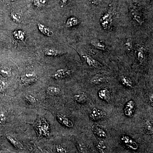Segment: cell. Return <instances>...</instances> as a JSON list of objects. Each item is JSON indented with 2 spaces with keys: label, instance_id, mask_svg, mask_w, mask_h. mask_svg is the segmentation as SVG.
Returning <instances> with one entry per match:
<instances>
[{
  "label": "cell",
  "instance_id": "d4e9b609",
  "mask_svg": "<svg viewBox=\"0 0 153 153\" xmlns=\"http://www.w3.org/2000/svg\"><path fill=\"white\" fill-rule=\"evenodd\" d=\"M96 148L97 150L101 153H105L107 151V146L103 141H99L96 143Z\"/></svg>",
  "mask_w": 153,
  "mask_h": 153
},
{
  "label": "cell",
  "instance_id": "cb8c5ba5",
  "mask_svg": "<svg viewBox=\"0 0 153 153\" xmlns=\"http://www.w3.org/2000/svg\"><path fill=\"white\" fill-rule=\"evenodd\" d=\"M144 126L146 131L147 132L153 133V122L149 119H145Z\"/></svg>",
  "mask_w": 153,
  "mask_h": 153
},
{
  "label": "cell",
  "instance_id": "277c9868",
  "mask_svg": "<svg viewBox=\"0 0 153 153\" xmlns=\"http://www.w3.org/2000/svg\"><path fill=\"white\" fill-rule=\"evenodd\" d=\"M121 140L124 144L128 148L131 149L133 150H136L137 149L138 147L137 144L130 137L128 136L123 135L121 138Z\"/></svg>",
  "mask_w": 153,
  "mask_h": 153
},
{
  "label": "cell",
  "instance_id": "30bf717a",
  "mask_svg": "<svg viewBox=\"0 0 153 153\" xmlns=\"http://www.w3.org/2000/svg\"><path fill=\"white\" fill-rule=\"evenodd\" d=\"M91 82L96 85H99L102 83H105L107 81L106 76L103 74H96L91 77Z\"/></svg>",
  "mask_w": 153,
  "mask_h": 153
},
{
  "label": "cell",
  "instance_id": "603a6c76",
  "mask_svg": "<svg viewBox=\"0 0 153 153\" xmlns=\"http://www.w3.org/2000/svg\"><path fill=\"white\" fill-rule=\"evenodd\" d=\"M60 92L59 88L54 86H50L47 88V93L49 95H55L59 94Z\"/></svg>",
  "mask_w": 153,
  "mask_h": 153
},
{
  "label": "cell",
  "instance_id": "8992f818",
  "mask_svg": "<svg viewBox=\"0 0 153 153\" xmlns=\"http://www.w3.org/2000/svg\"><path fill=\"white\" fill-rule=\"evenodd\" d=\"M105 113L98 108H94L91 110L89 117L93 120H98L103 118L106 116Z\"/></svg>",
  "mask_w": 153,
  "mask_h": 153
},
{
  "label": "cell",
  "instance_id": "1f68e13d",
  "mask_svg": "<svg viewBox=\"0 0 153 153\" xmlns=\"http://www.w3.org/2000/svg\"><path fill=\"white\" fill-rule=\"evenodd\" d=\"M132 41L130 38H128L127 39L125 43V46L126 47L127 49L129 50H131L132 48Z\"/></svg>",
  "mask_w": 153,
  "mask_h": 153
},
{
  "label": "cell",
  "instance_id": "44dd1931",
  "mask_svg": "<svg viewBox=\"0 0 153 153\" xmlns=\"http://www.w3.org/2000/svg\"><path fill=\"white\" fill-rule=\"evenodd\" d=\"M6 137L8 140L17 149H23V145L16 139H14L13 137L9 135H7Z\"/></svg>",
  "mask_w": 153,
  "mask_h": 153
},
{
  "label": "cell",
  "instance_id": "d590c367",
  "mask_svg": "<svg viewBox=\"0 0 153 153\" xmlns=\"http://www.w3.org/2000/svg\"><path fill=\"white\" fill-rule=\"evenodd\" d=\"M69 0H61L60 1V6L61 7H63L67 5Z\"/></svg>",
  "mask_w": 153,
  "mask_h": 153
},
{
  "label": "cell",
  "instance_id": "2e32d148",
  "mask_svg": "<svg viewBox=\"0 0 153 153\" xmlns=\"http://www.w3.org/2000/svg\"><path fill=\"white\" fill-rule=\"evenodd\" d=\"M57 117L58 120L63 125L69 128H71L73 127V122L70 120H69V119L63 117L60 114H57Z\"/></svg>",
  "mask_w": 153,
  "mask_h": 153
},
{
  "label": "cell",
  "instance_id": "e0dca14e",
  "mask_svg": "<svg viewBox=\"0 0 153 153\" xmlns=\"http://www.w3.org/2000/svg\"><path fill=\"white\" fill-rule=\"evenodd\" d=\"M120 79L122 83L126 87L129 88H133V82L129 76H126V75H123L121 76Z\"/></svg>",
  "mask_w": 153,
  "mask_h": 153
},
{
  "label": "cell",
  "instance_id": "ffe728a7",
  "mask_svg": "<svg viewBox=\"0 0 153 153\" xmlns=\"http://www.w3.org/2000/svg\"><path fill=\"white\" fill-rule=\"evenodd\" d=\"M79 20L74 17H71L68 18L66 21V26L67 28H71L79 25Z\"/></svg>",
  "mask_w": 153,
  "mask_h": 153
},
{
  "label": "cell",
  "instance_id": "e575fe53",
  "mask_svg": "<svg viewBox=\"0 0 153 153\" xmlns=\"http://www.w3.org/2000/svg\"><path fill=\"white\" fill-rule=\"evenodd\" d=\"M91 4L94 5H98L101 2L102 0H88Z\"/></svg>",
  "mask_w": 153,
  "mask_h": 153
},
{
  "label": "cell",
  "instance_id": "8fae6325",
  "mask_svg": "<svg viewBox=\"0 0 153 153\" xmlns=\"http://www.w3.org/2000/svg\"><path fill=\"white\" fill-rule=\"evenodd\" d=\"M137 58L140 64L145 62L146 59V49L143 47H140L137 51Z\"/></svg>",
  "mask_w": 153,
  "mask_h": 153
},
{
  "label": "cell",
  "instance_id": "4dcf8cb0",
  "mask_svg": "<svg viewBox=\"0 0 153 153\" xmlns=\"http://www.w3.org/2000/svg\"><path fill=\"white\" fill-rule=\"evenodd\" d=\"M56 149L57 153H67V149L61 145H57Z\"/></svg>",
  "mask_w": 153,
  "mask_h": 153
},
{
  "label": "cell",
  "instance_id": "d6986e66",
  "mask_svg": "<svg viewBox=\"0 0 153 153\" xmlns=\"http://www.w3.org/2000/svg\"><path fill=\"white\" fill-rule=\"evenodd\" d=\"M91 44L94 47L100 50L105 51L106 49V46L104 43L97 39H93L91 40Z\"/></svg>",
  "mask_w": 153,
  "mask_h": 153
},
{
  "label": "cell",
  "instance_id": "6da1fadb",
  "mask_svg": "<svg viewBox=\"0 0 153 153\" xmlns=\"http://www.w3.org/2000/svg\"><path fill=\"white\" fill-rule=\"evenodd\" d=\"M34 127L39 137H49V124L44 118L38 119L34 123Z\"/></svg>",
  "mask_w": 153,
  "mask_h": 153
},
{
  "label": "cell",
  "instance_id": "7402d4cb",
  "mask_svg": "<svg viewBox=\"0 0 153 153\" xmlns=\"http://www.w3.org/2000/svg\"><path fill=\"white\" fill-rule=\"evenodd\" d=\"M73 97L75 101L79 103H84L87 100V95L84 94H75Z\"/></svg>",
  "mask_w": 153,
  "mask_h": 153
},
{
  "label": "cell",
  "instance_id": "83f0119b",
  "mask_svg": "<svg viewBox=\"0 0 153 153\" xmlns=\"http://www.w3.org/2000/svg\"><path fill=\"white\" fill-rule=\"evenodd\" d=\"M77 148L79 152L81 153H87V146L82 142H78L77 143Z\"/></svg>",
  "mask_w": 153,
  "mask_h": 153
},
{
  "label": "cell",
  "instance_id": "5b68a950",
  "mask_svg": "<svg viewBox=\"0 0 153 153\" xmlns=\"http://www.w3.org/2000/svg\"><path fill=\"white\" fill-rule=\"evenodd\" d=\"M21 80L24 85H29L36 82L37 80V76L34 73H26L22 75L21 77Z\"/></svg>",
  "mask_w": 153,
  "mask_h": 153
},
{
  "label": "cell",
  "instance_id": "7a4b0ae2",
  "mask_svg": "<svg viewBox=\"0 0 153 153\" xmlns=\"http://www.w3.org/2000/svg\"><path fill=\"white\" fill-rule=\"evenodd\" d=\"M113 14L111 11L106 12L100 19V22L102 26L104 29L107 30L110 27V26L112 21Z\"/></svg>",
  "mask_w": 153,
  "mask_h": 153
},
{
  "label": "cell",
  "instance_id": "9a60e30c",
  "mask_svg": "<svg viewBox=\"0 0 153 153\" xmlns=\"http://www.w3.org/2000/svg\"><path fill=\"white\" fill-rule=\"evenodd\" d=\"M98 95L100 98L108 102L110 100V93L106 88H102L100 90L98 91Z\"/></svg>",
  "mask_w": 153,
  "mask_h": 153
},
{
  "label": "cell",
  "instance_id": "52a82bcc",
  "mask_svg": "<svg viewBox=\"0 0 153 153\" xmlns=\"http://www.w3.org/2000/svg\"><path fill=\"white\" fill-rule=\"evenodd\" d=\"M131 14L133 19L139 25H142L144 22L141 13L137 9H132L131 10Z\"/></svg>",
  "mask_w": 153,
  "mask_h": 153
},
{
  "label": "cell",
  "instance_id": "8d00e7d4",
  "mask_svg": "<svg viewBox=\"0 0 153 153\" xmlns=\"http://www.w3.org/2000/svg\"><path fill=\"white\" fill-rule=\"evenodd\" d=\"M153 94H152V95H151L150 96V101L151 102H152V104L153 105Z\"/></svg>",
  "mask_w": 153,
  "mask_h": 153
},
{
  "label": "cell",
  "instance_id": "9c48e42d",
  "mask_svg": "<svg viewBox=\"0 0 153 153\" xmlns=\"http://www.w3.org/2000/svg\"><path fill=\"white\" fill-rule=\"evenodd\" d=\"M135 108V102L133 100L128 102L124 108V112L127 116L130 117L132 115Z\"/></svg>",
  "mask_w": 153,
  "mask_h": 153
},
{
  "label": "cell",
  "instance_id": "5bb4252c",
  "mask_svg": "<svg viewBox=\"0 0 153 153\" xmlns=\"http://www.w3.org/2000/svg\"><path fill=\"white\" fill-rule=\"evenodd\" d=\"M92 130L94 134L99 137L105 138L107 137V134L103 129L96 125H93L92 126Z\"/></svg>",
  "mask_w": 153,
  "mask_h": 153
},
{
  "label": "cell",
  "instance_id": "ba28073f",
  "mask_svg": "<svg viewBox=\"0 0 153 153\" xmlns=\"http://www.w3.org/2000/svg\"><path fill=\"white\" fill-rule=\"evenodd\" d=\"M82 57L85 60V62L87 63L88 65L90 67L97 68L101 66V64L99 63L97 60H96L95 59L89 55H82Z\"/></svg>",
  "mask_w": 153,
  "mask_h": 153
},
{
  "label": "cell",
  "instance_id": "f546056e",
  "mask_svg": "<svg viewBox=\"0 0 153 153\" xmlns=\"http://www.w3.org/2000/svg\"><path fill=\"white\" fill-rule=\"evenodd\" d=\"M25 100H26L28 103L31 104H36L37 102L36 98L34 97L33 96L30 95V94H27L25 96Z\"/></svg>",
  "mask_w": 153,
  "mask_h": 153
},
{
  "label": "cell",
  "instance_id": "4316f807",
  "mask_svg": "<svg viewBox=\"0 0 153 153\" xmlns=\"http://www.w3.org/2000/svg\"><path fill=\"white\" fill-rule=\"evenodd\" d=\"M48 0H34L33 4L38 8H43L47 5Z\"/></svg>",
  "mask_w": 153,
  "mask_h": 153
},
{
  "label": "cell",
  "instance_id": "7c38bea8",
  "mask_svg": "<svg viewBox=\"0 0 153 153\" xmlns=\"http://www.w3.org/2000/svg\"><path fill=\"white\" fill-rule=\"evenodd\" d=\"M44 55L48 57H55L63 55L64 52L53 48H46L44 50Z\"/></svg>",
  "mask_w": 153,
  "mask_h": 153
},
{
  "label": "cell",
  "instance_id": "f1b7e54d",
  "mask_svg": "<svg viewBox=\"0 0 153 153\" xmlns=\"http://www.w3.org/2000/svg\"><path fill=\"white\" fill-rule=\"evenodd\" d=\"M10 18L16 23H21L22 21V19L20 16L14 12H11Z\"/></svg>",
  "mask_w": 153,
  "mask_h": 153
},
{
  "label": "cell",
  "instance_id": "4fadbf2b",
  "mask_svg": "<svg viewBox=\"0 0 153 153\" xmlns=\"http://www.w3.org/2000/svg\"><path fill=\"white\" fill-rule=\"evenodd\" d=\"M38 29L40 32L45 36L52 37L54 36V33L49 28L41 24H38Z\"/></svg>",
  "mask_w": 153,
  "mask_h": 153
},
{
  "label": "cell",
  "instance_id": "484cf974",
  "mask_svg": "<svg viewBox=\"0 0 153 153\" xmlns=\"http://www.w3.org/2000/svg\"><path fill=\"white\" fill-rule=\"evenodd\" d=\"M13 35L14 38L16 40L21 41H23L25 40V33L22 30H19L14 31Z\"/></svg>",
  "mask_w": 153,
  "mask_h": 153
},
{
  "label": "cell",
  "instance_id": "d6a6232c",
  "mask_svg": "<svg viewBox=\"0 0 153 153\" xmlns=\"http://www.w3.org/2000/svg\"><path fill=\"white\" fill-rule=\"evenodd\" d=\"M7 118L6 115L3 111H0V123L4 124L7 122Z\"/></svg>",
  "mask_w": 153,
  "mask_h": 153
},
{
  "label": "cell",
  "instance_id": "3957f363",
  "mask_svg": "<svg viewBox=\"0 0 153 153\" xmlns=\"http://www.w3.org/2000/svg\"><path fill=\"white\" fill-rule=\"evenodd\" d=\"M72 71L70 69L67 68H61L56 71L52 75V77L56 79H63L70 75Z\"/></svg>",
  "mask_w": 153,
  "mask_h": 153
},
{
  "label": "cell",
  "instance_id": "ac0fdd59",
  "mask_svg": "<svg viewBox=\"0 0 153 153\" xmlns=\"http://www.w3.org/2000/svg\"><path fill=\"white\" fill-rule=\"evenodd\" d=\"M0 75L5 78H9L12 76L11 68L5 66H0Z\"/></svg>",
  "mask_w": 153,
  "mask_h": 153
},
{
  "label": "cell",
  "instance_id": "836d02e7",
  "mask_svg": "<svg viewBox=\"0 0 153 153\" xmlns=\"http://www.w3.org/2000/svg\"><path fill=\"white\" fill-rule=\"evenodd\" d=\"M6 84L4 80L0 79V94L3 93L6 89Z\"/></svg>",
  "mask_w": 153,
  "mask_h": 153
}]
</instances>
